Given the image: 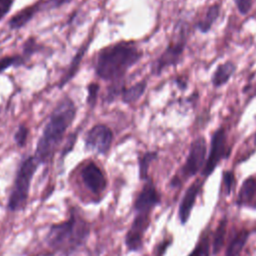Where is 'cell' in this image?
I'll return each mask as SVG.
<instances>
[{
  "mask_svg": "<svg viewBox=\"0 0 256 256\" xmlns=\"http://www.w3.org/2000/svg\"><path fill=\"white\" fill-rule=\"evenodd\" d=\"M146 88H147L146 80L139 81L130 87H124L120 95L122 97V101L126 104L136 102L144 94Z\"/></svg>",
  "mask_w": 256,
  "mask_h": 256,
  "instance_id": "e0dca14e",
  "label": "cell"
},
{
  "mask_svg": "<svg viewBox=\"0 0 256 256\" xmlns=\"http://www.w3.org/2000/svg\"><path fill=\"white\" fill-rule=\"evenodd\" d=\"M149 217L150 215L134 214V219L124 238L125 246L129 251L137 252L142 248L143 237L149 227Z\"/></svg>",
  "mask_w": 256,
  "mask_h": 256,
  "instance_id": "ba28073f",
  "label": "cell"
},
{
  "mask_svg": "<svg viewBox=\"0 0 256 256\" xmlns=\"http://www.w3.org/2000/svg\"><path fill=\"white\" fill-rule=\"evenodd\" d=\"M199 189H200V184L197 181V182L193 183L186 190V192L182 198V201L179 206V218H180V221L182 224H185L190 216V212L195 203Z\"/></svg>",
  "mask_w": 256,
  "mask_h": 256,
  "instance_id": "7c38bea8",
  "label": "cell"
},
{
  "mask_svg": "<svg viewBox=\"0 0 256 256\" xmlns=\"http://www.w3.org/2000/svg\"><path fill=\"white\" fill-rule=\"evenodd\" d=\"M28 134H29V130L25 125H20L18 127V129L16 130V132L14 134V141L17 144V146H19V147L25 146V144L27 142Z\"/></svg>",
  "mask_w": 256,
  "mask_h": 256,
  "instance_id": "cb8c5ba5",
  "label": "cell"
},
{
  "mask_svg": "<svg viewBox=\"0 0 256 256\" xmlns=\"http://www.w3.org/2000/svg\"><path fill=\"white\" fill-rule=\"evenodd\" d=\"M13 2L14 0H0V21L8 14Z\"/></svg>",
  "mask_w": 256,
  "mask_h": 256,
  "instance_id": "83f0119b",
  "label": "cell"
},
{
  "mask_svg": "<svg viewBox=\"0 0 256 256\" xmlns=\"http://www.w3.org/2000/svg\"><path fill=\"white\" fill-rule=\"evenodd\" d=\"M90 223L77 208H72L68 219L50 226L44 241L55 253L69 256L84 246L90 236Z\"/></svg>",
  "mask_w": 256,
  "mask_h": 256,
  "instance_id": "7a4b0ae2",
  "label": "cell"
},
{
  "mask_svg": "<svg viewBox=\"0 0 256 256\" xmlns=\"http://www.w3.org/2000/svg\"><path fill=\"white\" fill-rule=\"evenodd\" d=\"M90 41H91V37L89 38V40L87 42H85V43H83L81 45V47L78 49V51L76 52V54L72 58L69 66L67 68V71L65 72V74L62 76L61 80L58 83V87L59 88H63L76 75V73H77V71L79 69V66L81 64V61H82L84 55L86 54V52L88 50V47L90 45Z\"/></svg>",
  "mask_w": 256,
  "mask_h": 256,
  "instance_id": "4fadbf2b",
  "label": "cell"
},
{
  "mask_svg": "<svg viewBox=\"0 0 256 256\" xmlns=\"http://www.w3.org/2000/svg\"><path fill=\"white\" fill-rule=\"evenodd\" d=\"M236 71V65L232 61H226L217 66L212 74L211 82L214 87L225 85Z\"/></svg>",
  "mask_w": 256,
  "mask_h": 256,
  "instance_id": "9a60e30c",
  "label": "cell"
},
{
  "mask_svg": "<svg viewBox=\"0 0 256 256\" xmlns=\"http://www.w3.org/2000/svg\"><path fill=\"white\" fill-rule=\"evenodd\" d=\"M98 91H99V85L97 83H90L89 84L87 101L90 105H94V103L96 102Z\"/></svg>",
  "mask_w": 256,
  "mask_h": 256,
  "instance_id": "4316f807",
  "label": "cell"
},
{
  "mask_svg": "<svg viewBox=\"0 0 256 256\" xmlns=\"http://www.w3.org/2000/svg\"><path fill=\"white\" fill-rule=\"evenodd\" d=\"M157 158L156 152H146L141 157H139V176L142 180H147L148 177V169L151 162Z\"/></svg>",
  "mask_w": 256,
  "mask_h": 256,
  "instance_id": "ffe728a7",
  "label": "cell"
},
{
  "mask_svg": "<svg viewBox=\"0 0 256 256\" xmlns=\"http://www.w3.org/2000/svg\"><path fill=\"white\" fill-rule=\"evenodd\" d=\"M39 165L40 163L34 155L26 157L20 163L8 198L7 207L10 211L16 212L25 208L29 197L31 182Z\"/></svg>",
  "mask_w": 256,
  "mask_h": 256,
  "instance_id": "277c9868",
  "label": "cell"
},
{
  "mask_svg": "<svg viewBox=\"0 0 256 256\" xmlns=\"http://www.w3.org/2000/svg\"><path fill=\"white\" fill-rule=\"evenodd\" d=\"M175 32L176 35H174L162 54L152 64L151 71L154 75H160L166 68L176 66L183 56L187 41L185 23L180 22L177 25V30L175 29Z\"/></svg>",
  "mask_w": 256,
  "mask_h": 256,
  "instance_id": "5b68a950",
  "label": "cell"
},
{
  "mask_svg": "<svg viewBox=\"0 0 256 256\" xmlns=\"http://www.w3.org/2000/svg\"><path fill=\"white\" fill-rule=\"evenodd\" d=\"M256 192V180L253 177L247 178L240 189L238 195V203L239 204H246L249 202Z\"/></svg>",
  "mask_w": 256,
  "mask_h": 256,
  "instance_id": "d6986e66",
  "label": "cell"
},
{
  "mask_svg": "<svg viewBox=\"0 0 256 256\" xmlns=\"http://www.w3.org/2000/svg\"><path fill=\"white\" fill-rule=\"evenodd\" d=\"M255 142H256V134H255Z\"/></svg>",
  "mask_w": 256,
  "mask_h": 256,
  "instance_id": "4dcf8cb0",
  "label": "cell"
},
{
  "mask_svg": "<svg viewBox=\"0 0 256 256\" xmlns=\"http://www.w3.org/2000/svg\"><path fill=\"white\" fill-rule=\"evenodd\" d=\"M223 183L226 195H229L234 184V174L231 171H226L223 174Z\"/></svg>",
  "mask_w": 256,
  "mask_h": 256,
  "instance_id": "484cf974",
  "label": "cell"
},
{
  "mask_svg": "<svg viewBox=\"0 0 256 256\" xmlns=\"http://www.w3.org/2000/svg\"><path fill=\"white\" fill-rule=\"evenodd\" d=\"M226 150V131L223 127L216 129L211 137L210 151L206 163L203 168V175H210L215 167L218 165L219 161L224 157Z\"/></svg>",
  "mask_w": 256,
  "mask_h": 256,
  "instance_id": "52a82bcc",
  "label": "cell"
},
{
  "mask_svg": "<svg viewBox=\"0 0 256 256\" xmlns=\"http://www.w3.org/2000/svg\"><path fill=\"white\" fill-rule=\"evenodd\" d=\"M113 142V132L105 124H96L90 128L84 138L85 148L98 154L105 155L109 152Z\"/></svg>",
  "mask_w": 256,
  "mask_h": 256,
  "instance_id": "8992f818",
  "label": "cell"
},
{
  "mask_svg": "<svg viewBox=\"0 0 256 256\" xmlns=\"http://www.w3.org/2000/svg\"><path fill=\"white\" fill-rule=\"evenodd\" d=\"M206 151L207 145L204 137H198L191 143L186 162L183 166V173L185 176H193L200 170L205 162Z\"/></svg>",
  "mask_w": 256,
  "mask_h": 256,
  "instance_id": "30bf717a",
  "label": "cell"
},
{
  "mask_svg": "<svg viewBox=\"0 0 256 256\" xmlns=\"http://www.w3.org/2000/svg\"><path fill=\"white\" fill-rule=\"evenodd\" d=\"M226 219H222V221L219 223L216 231H215V236L213 240V252L218 253L224 243L225 235H226Z\"/></svg>",
  "mask_w": 256,
  "mask_h": 256,
  "instance_id": "44dd1931",
  "label": "cell"
},
{
  "mask_svg": "<svg viewBox=\"0 0 256 256\" xmlns=\"http://www.w3.org/2000/svg\"><path fill=\"white\" fill-rule=\"evenodd\" d=\"M189 256H209V237L205 236Z\"/></svg>",
  "mask_w": 256,
  "mask_h": 256,
  "instance_id": "603a6c76",
  "label": "cell"
},
{
  "mask_svg": "<svg viewBox=\"0 0 256 256\" xmlns=\"http://www.w3.org/2000/svg\"><path fill=\"white\" fill-rule=\"evenodd\" d=\"M84 186L93 194L99 195L107 187V179L102 169L93 161L84 165L80 172Z\"/></svg>",
  "mask_w": 256,
  "mask_h": 256,
  "instance_id": "9c48e42d",
  "label": "cell"
},
{
  "mask_svg": "<svg viewBox=\"0 0 256 256\" xmlns=\"http://www.w3.org/2000/svg\"><path fill=\"white\" fill-rule=\"evenodd\" d=\"M24 63V59L20 55H9L0 59V73L7 70L11 66H19Z\"/></svg>",
  "mask_w": 256,
  "mask_h": 256,
  "instance_id": "7402d4cb",
  "label": "cell"
},
{
  "mask_svg": "<svg viewBox=\"0 0 256 256\" xmlns=\"http://www.w3.org/2000/svg\"><path fill=\"white\" fill-rule=\"evenodd\" d=\"M235 5L237 7V10L240 14L246 15L249 13V11L252 8L253 0H234Z\"/></svg>",
  "mask_w": 256,
  "mask_h": 256,
  "instance_id": "d4e9b609",
  "label": "cell"
},
{
  "mask_svg": "<svg viewBox=\"0 0 256 256\" xmlns=\"http://www.w3.org/2000/svg\"><path fill=\"white\" fill-rule=\"evenodd\" d=\"M248 237L249 233L246 231H242L239 234H237L229 243L225 256H239L244 245L247 242Z\"/></svg>",
  "mask_w": 256,
  "mask_h": 256,
  "instance_id": "ac0fdd59",
  "label": "cell"
},
{
  "mask_svg": "<svg viewBox=\"0 0 256 256\" xmlns=\"http://www.w3.org/2000/svg\"><path fill=\"white\" fill-rule=\"evenodd\" d=\"M220 11H221V7L218 3H214L211 6H209L204 16L197 22L196 28L202 33L209 32L211 27L215 23V21L218 19L220 15Z\"/></svg>",
  "mask_w": 256,
  "mask_h": 256,
  "instance_id": "2e32d148",
  "label": "cell"
},
{
  "mask_svg": "<svg viewBox=\"0 0 256 256\" xmlns=\"http://www.w3.org/2000/svg\"><path fill=\"white\" fill-rule=\"evenodd\" d=\"M71 0H64V3H68V2H70Z\"/></svg>",
  "mask_w": 256,
  "mask_h": 256,
  "instance_id": "f546056e",
  "label": "cell"
},
{
  "mask_svg": "<svg viewBox=\"0 0 256 256\" xmlns=\"http://www.w3.org/2000/svg\"><path fill=\"white\" fill-rule=\"evenodd\" d=\"M146 183L137 195L134 202V214L150 215L153 208L160 203V196L150 178L145 180Z\"/></svg>",
  "mask_w": 256,
  "mask_h": 256,
  "instance_id": "8fae6325",
  "label": "cell"
},
{
  "mask_svg": "<svg viewBox=\"0 0 256 256\" xmlns=\"http://www.w3.org/2000/svg\"><path fill=\"white\" fill-rule=\"evenodd\" d=\"M37 50V45L36 42L33 38L28 39L25 44H24V54L27 56H30L31 54H33L35 51Z\"/></svg>",
  "mask_w": 256,
  "mask_h": 256,
  "instance_id": "f1b7e54d",
  "label": "cell"
},
{
  "mask_svg": "<svg viewBox=\"0 0 256 256\" xmlns=\"http://www.w3.org/2000/svg\"><path fill=\"white\" fill-rule=\"evenodd\" d=\"M41 3H34L31 6H27L20 11H18L16 14H14L10 20H9V27L12 30H17L25 26L32 18L33 16L37 13V11L40 9Z\"/></svg>",
  "mask_w": 256,
  "mask_h": 256,
  "instance_id": "5bb4252c",
  "label": "cell"
},
{
  "mask_svg": "<svg viewBox=\"0 0 256 256\" xmlns=\"http://www.w3.org/2000/svg\"><path fill=\"white\" fill-rule=\"evenodd\" d=\"M142 51L134 42L122 41L101 49L95 61L96 75L113 83H122L129 68L142 57Z\"/></svg>",
  "mask_w": 256,
  "mask_h": 256,
  "instance_id": "6da1fadb",
  "label": "cell"
},
{
  "mask_svg": "<svg viewBox=\"0 0 256 256\" xmlns=\"http://www.w3.org/2000/svg\"><path fill=\"white\" fill-rule=\"evenodd\" d=\"M76 111L73 100L68 97L57 103L36 145L34 156L40 164L47 163L52 159L67 129L74 121Z\"/></svg>",
  "mask_w": 256,
  "mask_h": 256,
  "instance_id": "3957f363",
  "label": "cell"
}]
</instances>
